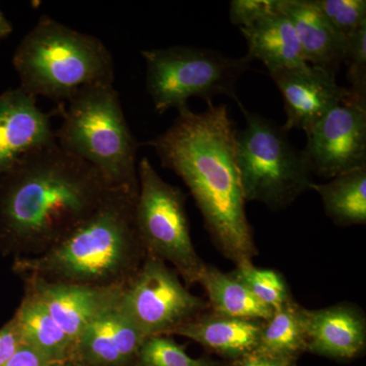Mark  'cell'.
Segmentation results:
<instances>
[{
    "label": "cell",
    "instance_id": "1",
    "mask_svg": "<svg viewBox=\"0 0 366 366\" xmlns=\"http://www.w3.org/2000/svg\"><path fill=\"white\" fill-rule=\"evenodd\" d=\"M177 112L169 129L146 144L189 187L217 249L235 264L252 262L257 249L236 162L237 131L227 106L212 103L196 113L187 105Z\"/></svg>",
    "mask_w": 366,
    "mask_h": 366
},
{
    "label": "cell",
    "instance_id": "2",
    "mask_svg": "<svg viewBox=\"0 0 366 366\" xmlns=\"http://www.w3.org/2000/svg\"><path fill=\"white\" fill-rule=\"evenodd\" d=\"M113 187L55 141L0 179V237L19 259L44 254L85 222Z\"/></svg>",
    "mask_w": 366,
    "mask_h": 366
},
{
    "label": "cell",
    "instance_id": "3",
    "mask_svg": "<svg viewBox=\"0 0 366 366\" xmlns=\"http://www.w3.org/2000/svg\"><path fill=\"white\" fill-rule=\"evenodd\" d=\"M137 189L113 187L101 206L59 244L16 259L26 278L96 287H124L146 252L134 225Z\"/></svg>",
    "mask_w": 366,
    "mask_h": 366
},
{
    "label": "cell",
    "instance_id": "4",
    "mask_svg": "<svg viewBox=\"0 0 366 366\" xmlns=\"http://www.w3.org/2000/svg\"><path fill=\"white\" fill-rule=\"evenodd\" d=\"M13 64L20 88L35 98L69 101L86 86L114 83V59L102 40L48 16L21 39Z\"/></svg>",
    "mask_w": 366,
    "mask_h": 366
},
{
    "label": "cell",
    "instance_id": "5",
    "mask_svg": "<svg viewBox=\"0 0 366 366\" xmlns=\"http://www.w3.org/2000/svg\"><path fill=\"white\" fill-rule=\"evenodd\" d=\"M114 83L86 86L62 105L60 148L93 166L112 187L137 189V144Z\"/></svg>",
    "mask_w": 366,
    "mask_h": 366
},
{
    "label": "cell",
    "instance_id": "6",
    "mask_svg": "<svg viewBox=\"0 0 366 366\" xmlns=\"http://www.w3.org/2000/svg\"><path fill=\"white\" fill-rule=\"evenodd\" d=\"M237 104L247 122L235 134L236 162L245 201L259 202L272 211L286 209L312 183L302 151L296 150L282 127L249 112L242 102Z\"/></svg>",
    "mask_w": 366,
    "mask_h": 366
},
{
    "label": "cell",
    "instance_id": "7",
    "mask_svg": "<svg viewBox=\"0 0 366 366\" xmlns=\"http://www.w3.org/2000/svg\"><path fill=\"white\" fill-rule=\"evenodd\" d=\"M147 66V90L156 112L187 106L189 99L201 98L212 104L217 96L240 102L236 85L249 69V55L231 59L222 53L192 46H171L143 50Z\"/></svg>",
    "mask_w": 366,
    "mask_h": 366
},
{
    "label": "cell",
    "instance_id": "8",
    "mask_svg": "<svg viewBox=\"0 0 366 366\" xmlns=\"http://www.w3.org/2000/svg\"><path fill=\"white\" fill-rule=\"evenodd\" d=\"M187 196L158 174L148 158L137 165L134 225L146 255L173 267L187 285L199 282L204 262L190 236Z\"/></svg>",
    "mask_w": 366,
    "mask_h": 366
},
{
    "label": "cell",
    "instance_id": "9",
    "mask_svg": "<svg viewBox=\"0 0 366 366\" xmlns=\"http://www.w3.org/2000/svg\"><path fill=\"white\" fill-rule=\"evenodd\" d=\"M118 307L144 335L169 336L173 330L203 315L209 303L192 295L165 262L146 255L125 284Z\"/></svg>",
    "mask_w": 366,
    "mask_h": 366
},
{
    "label": "cell",
    "instance_id": "10",
    "mask_svg": "<svg viewBox=\"0 0 366 366\" xmlns=\"http://www.w3.org/2000/svg\"><path fill=\"white\" fill-rule=\"evenodd\" d=\"M305 134L302 154L317 177L332 179L366 167V109L346 103L336 106Z\"/></svg>",
    "mask_w": 366,
    "mask_h": 366
},
{
    "label": "cell",
    "instance_id": "11",
    "mask_svg": "<svg viewBox=\"0 0 366 366\" xmlns=\"http://www.w3.org/2000/svg\"><path fill=\"white\" fill-rule=\"evenodd\" d=\"M61 106L44 112L20 86L0 94V179L26 156L56 141L52 117Z\"/></svg>",
    "mask_w": 366,
    "mask_h": 366
},
{
    "label": "cell",
    "instance_id": "12",
    "mask_svg": "<svg viewBox=\"0 0 366 366\" xmlns=\"http://www.w3.org/2000/svg\"><path fill=\"white\" fill-rule=\"evenodd\" d=\"M280 91L286 112L282 129L307 132L326 113L350 98L348 88L337 84L336 76L310 66L269 74Z\"/></svg>",
    "mask_w": 366,
    "mask_h": 366
},
{
    "label": "cell",
    "instance_id": "13",
    "mask_svg": "<svg viewBox=\"0 0 366 366\" xmlns=\"http://www.w3.org/2000/svg\"><path fill=\"white\" fill-rule=\"evenodd\" d=\"M34 296L72 342L108 310L117 307L124 287H96L26 278Z\"/></svg>",
    "mask_w": 366,
    "mask_h": 366
},
{
    "label": "cell",
    "instance_id": "14",
    "mask_svg": "<svg viewBox=\"0 0 366 366\" xmlns=\"http://www.w3.org/2000/svg\"><path fill=\"white\" fill-rule=\"evenodd\" d=\"M302 312L308 352L348 360L365 351L366 320L360 308L344 302Z\"/></svg>",
    "mask_w": 366,
    "mask_h": 366
},
{
    "label": "cell",
    "instance_id": "15",
    "mask_svg": "<svg viewBox=\"0 0 366 366\" xmlns=\"http://www.w3.org/2000/svg\"><path fill=\"white\" fill-rule=\"evenodd\" d=\"M144 339L117 305L74 342L71 360L84 366H137Z\"/></svg>",
    "mask_w": 366,
    "mask_h": 366
},
{
    "label": "cell",
    "instance_id": "16",
    "mask_svg": "<svg viewBox=\"0 0 366 366\" xmlns=\"http://www.w3.org/2000/svg\"><path fill=\"white\" fill-rule=\"evenodd\" d=\"M280 9L295 26L307 64L336 76L347 38L335 30L314 0H280Z\"/></svg>",
    "mask_w": 366,
    "mask_h": 366
},
{
    "label": "cell",
    "instance_id": "17",
    "mask_svg": "<svg viewBox=\"0 0 366 366\" xmlns=\"http://www.w3.org/2000/svg\"><path fill=\"white\" fill-rule=\"evenodd\" d=\"M264 322L213 312L184 322L169 335L184 337L222 357L236 361L257 350Z\"/></svg>",
    "mask_w": 366,
    "mask_h": 366
},
{
    "label": "cell",
    "instance_id": "18",
    "mask_svg": "<svg viewBox=\"0 0 366 366\" xmlns=\"http://www.w3.org/2000/svg\"><path fill=\"white\" fill-rule=\"evenodd\" d=\"M240 30L247 42V55L262 61L269 74L307 66L295 26L282 13L280 4L278 11Z\"/></svg>",
    "mask_w": 366,
    "mask_h": 366
},
{
    "label": "cell",
    "instance_id": "19",
    "mask_svg": "<svg viewBox=\"0 0 366 366\" xmlns=\"http://www.w3.org/2000/svg\"><path fill=\"white\" fill-rule=\"evenodd\" d=\"M197 283L206 291L214 314L259 322H267L273 315L274 310L257 300L242 282L211 264H204Z\"/></svg>",
    "mask_w": 366,
    "mask_h": 366
},
{
    "label": "cell",
    "instance_id": "20",
    "mask_svg": "<svg viewBox=\"0 0 366 366\" xmlns=\"http://www.w3.org/2000/svg\"><path fill=\"white\" fill-rule=\"evenodd\" d=\"M14 319L20 327L25 343L47 360L53 363L71 360L74 342L34 296L26 293Z\"/></svg>",
    "mask_w": 366,
    "mask_h": 366
},
{
    "label": "cell",
    "instance_id": "21",
    "mask_svg": "<svg viewBox=\"0 0 366 366\" xmlns=\"http://www.w3.org/2000/svg\"><path fill=\"white\" fill-rule=\"evenodd\" d=\"M325 212L338 226L365 225L366 167L344 173L327 183H310Z\"/></svg>",
    "mask_w": 366,
    "mask_h": 366
},
{
    "label": "cell",
    "instance_id": "22",
    "mask_svg": "<svg viewBox=\"0 0 366 366\" xmlns=\"http://www.w3.org/2000/svg\"><path fill=\"white\" fill-rule=\"evenodd\" d=\"M302 312L293 300L274 310L271 319L264 322L257 351L296 362L307 351Z\"/></svg>",
    "mask_w": 366,
    "mask_h": 366
},
{
    "label": "cell",
    "instance_id": "23",
    "mask_svg": "<svg viewBox=\"0 0 366 366\" xmlns=\"http://www.w3.org/2000/svg\"><path fill=\"white\" fill-rule=\"evenodd\" d=\"M231 274L242 282L257 300L273 310L292 300L283 277L274 269L255 268L252 262H244L236 264Z\"/></svg>",
    "mask_w": 366,
    "mask_h": 366
},
{
    "label": "cell",
    "instance_id": "24",
    "mask_svg": "<svg viewBox=\"0 0 366 366\" xmlns=\"http://www.w3.org/2000/svg\"><path fill=\"white\" fill-rule=\"evenodd\" d=\"M137 366H214V362L192 357L173 339L158 335L144 339Z\"/></svg>",
    "mask_w": 366,
    "mask_h": 366
},
{
    "label": "cell",
    "instance_id": "25",
    "mask_svg": "<svg viewBox=\"0 0 366 366\" xmlns=\"http://www.w3.org/2000/svg\"><path fill=\"white\" fill-rule=\"evenodd\" d=\"M343 64L348 67L347 78L351 86L350 98L345 103L366 109V26L347 38Z\"/></svg>",
    "mask_w": 366,
    "mask_h": 366
},
{
    "label": "cell",
    "instance_id": "26",
    "mask_svg": "<svg viewBox=\"0 0 366 366\" xmlns=\"http://www.w3.org/2000/svg\"><path fill=\"white\" fill-rule=\"evenodd\" d=\"M335 30L345 38L366 26L365 0H314Z\"/></svg>",
    "mask_w": 366,
    "mask_h": 366
},
{
    "label": "cell",
    "instance_id": "27",
    "mask_svg": "<svg viewBox=\"0 0 366 366\" xmlns=\"http://www.w3.org/2000/svg\"><path fill=\"white\" fill-rule=\"evenodd\" d=\"M280 0H233L230 4L231 23L240 28L250 25L262 16L278 11Z\"/></svg>",
    "mask_w": 366,
    "mask_h": 366
},
{
    "label": "cell",
    "instance_id": "28",
    "mask_svg": "<svg viewBox=\"0 0 366 366\" xmlns=\"http://www.w3.org/2000/svg\"><path fill=\"white\" fill-rule=\"evenodd\" d=\"M24 343L20 327L13 319L0 330V366L6 365Z\"/></svg>",
    "mask_w": 366,
    "mask_h": 366
},
{
    "label": "cell",
    "instance_id": "29",
    "mask_svg": "<svg viewBox=\"0 0 366 366\" xmlns=\"http://www.w3.org/2000/svg\"><path fill=\"white\" fill-rule=\"evenodd\" d=\"M59 363H53L38 352L37 350L24 343L16 354L4 366H55Z\"/></svg>",
    "mask_w": 366,
    "mask_h": 366
},
{
    "label": "cell",
    "instance_id": "30",
    "mask_svg": "<svg viewBox=\"0 0 366 366\" xmlns=\"http://www.w3.org/2000/svg\"><path fill=\"white\" fill-rule=\"evenodd\" d=\"M235 366H296V362L274 357L255 350L249 355L236 360Z\"/></svg>",
    "mask_w": 366,
    "mask_h": 366
},
{
    "label": "cell",
    "instance_id": "31",
    "mask_svg": "<svg viewBox=\"0 0 366 366\" xmlns=\"http://www.w3.org/2000/svg\"><path fill=\"white\" fill-rule=\"evenodd\" d=\"M14 28L11 21L7 20L2 11H0V40L4 39L13 33Z\"/></svg>",
    "mask_w": 366,
    "mask_h": 366
},
{
    "label": "cell",
    "instance_id": "32",
    "mask_svg": "<svg viewBox=\"0 0 366 366\" xmlns=\"http://www.w3.org/2000/svg\"><path fill=\"white\" fill-rule=\"evenodd\" d=\"M55 366H84L81 365H79V362H76V361L69 360L64 361V362H60L59 365H56Z\"/></svg>",
    "mask_w": 366,
    "mask_h": 366
}]
</instances>
